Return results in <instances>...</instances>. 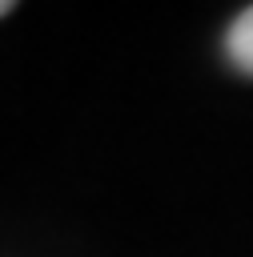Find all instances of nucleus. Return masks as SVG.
<instances>
[{"instance_id":"1","label":"nucleus","mask_w":253,"mask_h":257,"mask_svg":"<svg viewBox=\"0 0 253 257\" xmlns=\"http://www.w3.org/2000/svg\"><path fill=\"white\" fill-rule=\"evenodd\" d=\"M225 52H229V60H233L241 72L253 76V8H245V12L229 24V32H225Z\"/></svg>"},{"instance_id":"2","label":"nucleus","mask_w":253,"mask_h":257,"mask_svg":"<svg viewBox=\"0 0 253 257\" xmlns=\"http://www.w3.org/2000/svg\"><path fill=\"white\" fill-rule=\"evenodd\" d=\"M12 12V0H0V16H8Z\"/></svg>"}]
</instances>
